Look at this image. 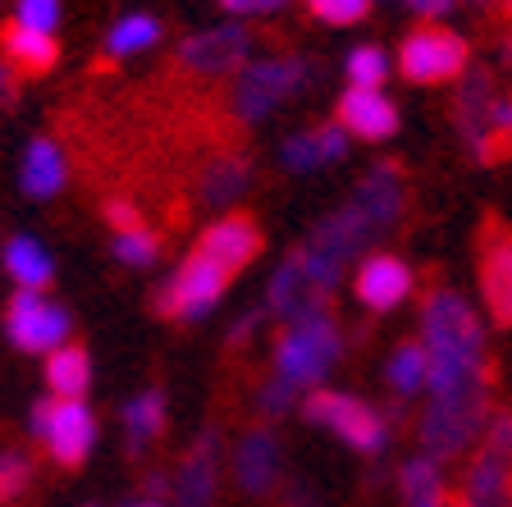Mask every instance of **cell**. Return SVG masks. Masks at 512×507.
<instances>
[{
    "mask_svg": "<svg viewBox=\"0 0 512 507\" xmlns=\"http://www.w3.org/2000/svg\"><path fill=\"white\" fill-rule=\"evenodd\" d=\"M339 128L357 142H389L398 133V106L384 87H348L339 96Z\"/></svg>",
    "mask_w": 512,
    "mask_h": 507,
    "instance_id": "15",
    "label": "cell"
},
{
    "mask_svg": "<svg viewBox=\"0 0 512 507\" xmlns=\"http://www.w3.org/2000/svg\"><path fill=\"white\" fill-rule=\"evenodd\" d=\"M128 507H170V503H160V498H138V503H128Z\"/></svg>",
    "mask_w": 512,
    "mask_h": 507,
    "instance_id": "43",
    "label": "cell"
},
{
    "mask_svg": "<svg viewBox=\"0 0 512 507\" xmlns=\"http://www.w3.org/2000/svg\"><path fill=\"white\" fill-rule=\"evenodd\" d=\"M229 270H220V265L211 261V256L192 252L188 261L174 265V275L160 284L156 293V311L170 320H183V325H192V320H206L215 307H220L224 288H229Z\"/></svg>",
    "mask_w": 512,
    "mask_h": 507,
    "instance_id": "8",
    "label": "cell"
},
{
    "mask_svg": "<svg viewBox=\"0 0 512 507\" xmlns=\"http://www.w3.org/2000/svg\"><path fill=\"white\" fill-rule=\"evenodd\" d=\"M28 425L32 439L60 466H83L92 457L96 439H101V425H96V412L87 407V398H42L32 407Z\"/></svg>",
    "mask_w": 512,
    "mask_h": 507,
    "instance_id": "6",
    "label": "cell"
},
{
    "mask_svg": "<svg viewBox=\"0 0 512 507\" xmlns=\"http://www.w3.org/2000/svg\"><path fill=\"white\" fill-rule=\"evenodd\" d=\"M14 28L55 37V28H60V0H14Z\"/></svg>",
    "mask_w": 512,
    "mask_h": 507,
    "instance_id": "33",
    "label": "cell"
},
{
    "mask_svg": "<svg viewBox=\"0 0 512 507\" xmlns=\"http://www.w3.org/2000/svg\"><path fill=\"white\" fill-rule=\"evenodd\" d=\"M407 10H412L416 19H426V23H444L448 14L458 10V0H407Z\"/></svg>",
    "mask_w": 512,
    "mask_h": 507,
    "instance_id": "38",
    "label": "cell"
},
{
    "mask_svg": "<svg viewBox=\"0 0 512 507\" xmlns=\"http://www.w3.org/2000/svg\"><path fill=\"white\" fill-rule=\"evenodd\" d=\"M160 37H165V23L156 19V14H124V19L110 23L106 32V55L110 60H133V55H147L151 46H160Z\"/></svg>",
    "mask_w": 512,
    "mask_h": 507,
    "instance_id": "26",
    "label": "cell"
},
{
    "mask_svg": "<svg viewBox=\"0 0 512 507\" xmlns=\"http://www.w3.org/2000/svg\"><path fill=\"white\" fill-rule=\"evenodd\" d=\"M343 74H348V87H384L389 74H394V55L384 46L362 42L343 55Z\"/></svg>",
    "mask_w": 512,
    "mask_h": 507,
    "instance_id": "30",
    "label": "cell"
},
{
    "mask_svg": "<svg viewBox=\"0 0 512 507\" xmlns=\"http://www.w3.org/2000/svg\"><path fill=\"white\" fill-rule=\"evenodd\" d=\"M471 69V46L462 32L444 28V23H426L403 37L398 46V74L416 87H444L458 83Z\"/></svg>",
    "mask_w": 512,
    "mask_h": 507,
    "instance_id": "7",
    "label": "cell"
},
{
    "mask_svg": "<svg viewBox=\"0 0 512 507\" xmlns=\"http://www.w3.org/2000/svg\"><path fill=\"white\" fill-rule=\"evenodd\" d=\"M10 96H14V69H5V64H0V106H5Z\"/></svg>",
    "mask_w": 512,
    "mask_h": 507,
    "instance_id": "42",
    "label": "cell"
},
{
    "mask_svg": "<svg viewBox=\"0 0 512 507\" xmlns=\"http://www.w3.org/2000/svg\"><path fill=\"white\" fill-rule=\"evenodd\" d=\"M64 183H69V160H64L60 142L55 138H32L28 147H23V160H19L23 197L51 201L55 192H64Z\"/></svg>",
    "mask_w": 512,
    "mask_h": 507,
    "instance_id": "19",
    "label": "cell"
},
{
    "mask_svg": "<svg viewBox=\"0 0 512 507\" xmlns=\"http://www.w3.org/2000/svg\"><path fill=\"white\" fill-rule=\"evenodd\" d=\"M234 485L247 498H266L284 480V439L270 425H252L234 444Z\"/></svg>",
    "mask_w": 512,
    "mask_h": 507,
    "instance_id": "12",
    "label": "cell"
},
{
    "mask_svg": "<svg viewBox=\"0 0 512 507\" xmlns=\"http://www.w3.org/2000/svg\"><path fill=\"white\" fill-rule=\"evenodd\" d=\"M197 252L211 256L220 270L238 275V270H247V265L256 261V252H261V229H256L247 215H220V220L206 224V233L197 238Z\"/></svg>",
    "mask_w": 512,
    "mask_h": 507,
    "instance_id": "17",
    "label": "cell"
},
{
    "mask_svg": "<svg viewBox=\"0 0 512 507\" xmlns=\"http://www.w3.org/2000/svg\"><path fill=\"white\" fill-rule=\"evenodd\" d=\"M0 261H5V275H10V284L19 293H46L55 279L51 247L42 238H32V233H14L10 243H5V252H0Z\"/></svg>",
    "mask_w": 512,
    "mask_h": 507,
    "instance_id": "22",
    "label": "cell"
},
{
    "mask_svg": "<svg viewBox=\"0 0 512 507\" xmlns=\"http://www.w3.org/2000/svg\"><path fill=\"white\" fill-rule=\"evenodd\" d=\"M384 384L403 402L426 393V352H421L416 338H407V343H398V348L389 352V361H384Z\"/></svg>",
    "mask_w": 512,
    "mask_h": 507,
    "instance_id": "27",
    "label": "cell"
},
{
    "mask_svg": "<svg viewBox=\"0 0 512 507\" xmlns=\"http://www.w3.org/2000/svg\"><path fill=\"white\" fill-rule=\"evenodd\" d=\"M453 507H512V466L480 448L467 462L462 494L453 498Z\"/></svg>",
    "mask_w": 512,
    "mask_h": 507,
    "instance_id": "20",
    "label": "cell"
},
{
    "mask_svg": "<svg viewBox=\"0 0 512 507\" xmlns=\"http://www.w3.org/2000/svg\"><path fill=\"white\" fill-rule=\"evenodd\" d=\"M343 329L339 320L330 316V307L316 311V316H302V320H288L279 329L275 348H270V380H279L284 389L302 393H316L325 389L330 370L343 361Z\"/></svg>",
    "mask_w": 512,
    "mask_h": 507,
    "instance_id": "3",
    "label": "cell"
},
{
    "mask_svg": "<svg viewBox=\"0 0 512 507\" xmlns=\"http://www.w3.org/2000/svg\"><path fill=\"white\" fill-rule=\"evenodd\" d=\"M256 320H261V311H247V316H238V329H234V343H243L247 334L256 329Z\"/></svg>",
    "mask_w": 512,
    "mask_h": 507,
    "instance_id": "41",
    "label": "cell"
},
{
    "mask_svg": "<svg viewBox=\"0 0 512 507\" xmlns=\"http://www.w3.org/2000/svg\"><path fill=\"white\" fill-rule=\"evenodd\" d=\"M224 14H234V19H266V14H279L288 0H215Z\"/></svg>",
    "mask_w": 512,
    "mask_h": 507,
    "instance_id": "37",
    "label": "cell"
},
{
    "mask_svg": "<svg viewBox=\"0 0 512 507\" xmlns=\"http://www.w3.org/2000/svg\"><path fill=\"white\" fill-rule=\"evenodd\" d=\"M110 256L128 270H151L160 261V238L147 229V224H128V229L110 233Z\"/></svg>",
    "mask_w": 512,
    "mask_h": 507,
    "instance_id": "29",
    "label": "cell"
},
{
    "mask_svg": "<svg viewBox=\"0 0 512 507\" xmlns=\"http://www.w3.org/2000/svg\"><path fill=\"white\" fill-rule=\"evenodd\" d=\"M307 10L316 14L320 23H330V28H352V23L366 19L371 0H307Z\"/></svg>",
    "mask_w": 512,
    "mask_h": 507,
    "instance_id": "34",
    "label": "cell"
},
{
    "mask_svg": "<svg viewBox=\"0 0 512 507\" xmlns=\"http://www.w3.org/2000/svg\"><path fill=\"white\" fill-rule=\"evenodd\" d=\"M302 416L362 457H384V448L394 439V425H389V416H384L380 407H371L366 398L343 393V389L307 393V398H302Z\"/></svg>",
    "mask_w": 512,
    "mask_h": 507,
    "instance_id": "5",
    "label": "cell"
},
{
    "mask_svg": "<svg viewBox=\"0 0 512 507\" xmlns=\"http://www.w3.org/2000/svg\"><path fill=\"white\" fill-rule=\"evenodd\" d=\"M416 343L426 352V407L416 421L421 453L435 462L471 453L490 421V334L458 288H430L416 316Z\"/></svg>",
    "mask_w": 512,
    "mask_h": 507,
    "instance_id": "1",
    "label": "cell"
},
{
    "mask_svg": "<svg viewBox=\"0 0 512 507\" xmlns=\"http://www.w3.org/2000/svg\"><path fill=\"white\" fill-rule=\"evenodd\" d=\"M398 498L403 507H453V489H448L444 462L416 453L398 466Z\"/></svg>",
    "mask_w": 512,
    "mask_h": 507,
    "instance_id": "23",
    "label": "cell"
},
{
    "mask_svg": "<svg viewBox=\"0 0 512 507\" xmlns=\"http://www.w3.org/2000/svg\"><path fill=\"white\" fill-rule=\"evenodd\" d=\"M46 389L51 398H87L92 389V357L78 343H64V348L46 352Z\"/></svg>",
    "mask_w": 512,
    "mask_h": 507,
    "instance_id": "25",
    "label": "cell"
},
{
    "mask_svg": "<svg viewBox=\"0 0 512 507\" xmlns=\"http://www.w3.org/2000/svg\"><path fill=\"white\" fill-rule=\"evenodd\" d=\"M28 485H32V457L19 453V448H5L0 453V507H10Z\"/></svg>",
    "mask_w": 512,
    "mask_h": 507,
    "instance_id": "32",
    "label": "cell"
},
{
    "mask_svg": "<svg viewBox=\"0 0 512 507\" xmlns=\"http://www.w3.org/2000/svg\"><path fill=\"white\" fill-rule=\"evenodd\" d=\"M124 439H128V453H147L165 434V393L160 389H142L124 402Z\"/></svg>",
    "mask_w": 512,
    "mask_h": 507,
    "instance_id": "24",
    "label": "cell"
},
{
    "mask_svg": "<svg viewBox=\"0 0 512 507\" xmlns=\"http://www.w3.org/2000/svg\"><path fill=\"white\" fill-rule=\"evenodd\" d=\"M480 302L499 325H512V229H494L480 243Z\"/></svg>",
    "mask_w": 512,
    "mask_h": 507,
    "instance_id": "16",
    "label": "cell"
},
{
    "mask_svg": "<svg viewBox=\"0 0 512 507\" xmlns=\"http://www.w3.org/2000/svg\"><path fill=\"white\" fill-rule=\"evenodd\" d=\"M330 297H320L316 284L307 279V270L298 265V256H284L275 265V275H270V288H266V316H275L279 325L288 320H302V316H316L325 311Z\"/></svg>",
    "mask_w": 512,
    "mask_h": 507,
    "instance_id": "18",
    "label": "cell"
},
{
    "mask_svg": "<svg viewBox=\"0 0 512 507\" xmlns=\"http://www.w3.org/2000/svg\"><path fill=\"white\" fill-rule=\"evenodd\" d=\"M480 448L494 453V457H503V462L512 466V412L508 407L490 412V421H485V430H480Z\"/></svg>",
    "mask_w": 512,
    "mask_h": 507,
    "instance_id": "35",
    "label": "cell"
},
{
    "mask_svg": "<svg viewBox=\"0 0 512 507\" xmlns=\"http://www.w3.org/2000/svg\"><path fill=\"white\" fill-rule=\"evenodd\" d=\"M284 507H320V494L307 485V480H298V485L284 489Z\"/></svg>",
    "mask_w": 512,
    "mask_h": 507,
    "instance_id": "39",
    "label": "cell"
},
{
    "mask_svg": "<svg viewBox=\"0 0 512 507\" xmlns=\"http://www.w3.org/2000/svg\"><path fill=\"white\" fill-rule=\"evenodd\" d=\"M69 329H74L69 311L46 293H14L10 307H5V338L19 352H32V357H46V352L64 348Z\"/></svg>",
    "mask_w": 512,
    "mask_h": 507,
    "instance_id": "9",
    "label": "cell"
},
{
    "mask_svg": "<svg viewBox=\"0 0 512 507\" xmlns=\"http://www.w3.org/2000/svg\"><path fill=\"white\" fill-rule=\"evenodd\" d=\"M293 402H298V393L284 389L279 380H270V384L256 389V412L261 416H284V412H293Z\"/></svg>",
    "mask_w": 512,
    "mask_h": 507,
    "instance_id": "36",
    "label": "cell"
},
{
    "mask_svg": "<svg viewBox=\"0 0 512 507\" xmlns=\"http://www.w3.org/2000/svg\"><path fill=\"white\" fill-rule=\"evenodd\" d=\"M352 293H357V302L366 311L389 316L416 293V270L394 252H366L352 265Z\"/></svg>",
    "mask_w": 512,
    "mask_h": 507,
    "instance_id": "11",
    "label": "cell"
},
{
    "mask_svg": "<svg viewBox=\"0 0 512 507\" xmlns=\"http://www.w3.org/2000/svg\"><path fill=\"white\" fill-rule=\"evenodd\" d=\"M247 60H252V32L243 23L202 28L179 46V69H188L192 78H234Z\"/></svg>",
    "mask_w": 512,
    "mask_h": 507,
    "instance_id": "10",
    "label": "cell"
},
{
    "mask_svg": "<svg viewBox=\"0 0 512 507\" xmlns=\"http://www.w3.org/2000/svg\"><path fill=\"white\" fill-rule=\"evenodd\" d=\"M403 215H407V174L394 160H380V165L366 169L362 183L348 192L339 211H330L307 233V243L293 256L316 284V293L330 297L339 288L343 270L352 261H362L389 229H398Z\"/></svg>",
    "mask_w": 512,
    "mask_h": 507,
    "instance_id": "2",
    "label": "cell"
},
{
    "mask_svg": "<svg viewBox=\"0 0 512 507\" xmlns=\"http://www.w3.org/2000/svg\"><path fill=\"white\" fill-rule=\"evenodd\" d=\"M480 160H503L512 156V92H494L490 110H485V133H480Z\"/></svg>",
    "mask_w": 512,
    "mask_h": 507,
    "instance_id": "31",
    "label": "cell"
},
{
    "mask_svg": "<svg viewBox=\"0 0 512 507\" xmlns=\"http://www.w3.org/2000/svg\"><path fill=\"white\" fill-rule=\"evenodd\" d=\"M106 220H110V229H128V224H142V220H138V211H133L128 201H115V206L106 211Z\"/></svg>",
    "mask_w": 512,
    "mask_h": 507,
    "instance_id": "40",
    "label": "cell"
},
{
    "mask_svg": "<svg viewBox=\"0 0 512 507\" xmlns=\"http://www.w3.org/2000/svg\"><path fill=\"white\" fill-rule=\"evenodd\" d=\"M503 10H508V14H512V0H503Z\"/></svg>",
    "mask_w": 512,
    "mask_h": 507,
    "instance_id": "45",
    "label": "cell"
},
{
    "mask_svg": "<svg viewBox=\"0 0 512 507\" xmlns=\"http://www.w3.org/2000/svg\"><path fill=\"white\" fill-rule=\"evenodd\" d=\"M247 188H252V165L243 156H234V151H224V156L206 160L202 179H197V201H202L206 211L229 215L243 201Z\"/></svg>",
    "mask_w": 512,
    "mask_h": 507,
    "instance_id": "21",
    "label": "cell"
},
{
    "mask_svg": "<svg viewBox=\"0 0 512 507\" xmlns=\"http://www.w3.org/2000/svg\"><path fill=\"white\" fill-rule=\"evenodd\" d=\"M352 138L339 128V119H325V124H311L298 128L279 142V169L288 174H316V169H330L348 156Z\"/></svg>",
    "mask_w": 512,
    "mask_h": 507,
    "instance_id": "13",
    "label": "cell"
},
{
    "mask_svg": "<svg viewBox=\"0 0 512 507\" xmlns=\"http://www.w3.org/2000/svg\"><path fill=\"white\" fill-rule=\"evenodd\" d=\"M311 83V64L298 55H261L247 60L229 83V115L238 124H261L275 110H284L298 92H307Z\"/></svg>",
    "mask_w": 512,
    "mask_h": 507,
    "instance_id": "4",
    "label": "cell"
},
{
    "mask_svg": "<svg viewBox=\"0 0 512 507\" xmlns=\"http://www.w3.org/2000/svg\"><path fill=\"white\" fill-rule=\"evenodd\" d=\"M220 439H215L211 430L197 439V444L188 448V457L179 462V471H174V503L170 507H215V498H220Z\"/></svg>",
    "mask_w": 512,
    "mask_h": 507,
    "instance_id": "14",
    "label": "cell"
},
{
    "mask_svg": "<svg viewBox=\"0 0 512 507\" xmlns=\"http://www.w3.org/2000/svg\"><path fill=\"white\" fill-rule=\"evenodd\" d=\"M458 5H471V10H490L494 0H458Z\"/></svg>",
    "mask_w": 512,
    "mask_h": 507,
    "instance_id": "44",
    "label": "cell"
},
{
    "mask_svg": "<svg viewBox=\"0 0 512 507\" xmlns=\"http://www.w3.org/2000/svg\"><path fill=\"white\" fill-rule=\"evenodd\" d=\"M55 37H46V32H28V28H5V60L14 64V69H23V74H46L55 64Z\"/></svg>",
    "mask_w": 512,
    "mask_h": 507,
    "instance_id": "28",
    "label": "cell"
}]
</instances>
